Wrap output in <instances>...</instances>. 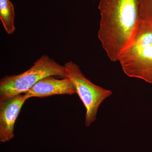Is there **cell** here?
<instances>
[{
    "label": "cell",
    "instance_id": "3",
    "mask_svg": "<svg viewBox=\"0 0 152 152\" xmlns=\"http://www.w3.org/2000/svg\"><path fill=\"white\" fill-rule=\"evenodd\" d=\"M64 66L48 56L43 55L28 70L18 75H7L0 80V101L26 92L41 79L54 76L66 77Z\"/></svg>",
    "mask_w": 152,
    "mask_h": 152
},
{
    "label": "cell",
    "instance_id": "4",
    "mask_svg": "<svg viewBox=\"0 0 152 152\" xmlns=\"http://www.w3.org/2000/svg\"><path fill=\"white\" fill-rule=\"evenodd\" d=\"M66 77L72 83L77 94L86 109L85 125L89 127L96 119L99 107L107 98L112 94L110 90L95 84L87 78L80 68L72 61L64 65Z\"/></svg>",
    "mask_w": 152,
    "mask_h": 152
},
{
    "label": "cell",
    "instance_id": "7",
    "mask_svg": "<svg viewBox=\"0 0 152 152\" xmlns=\"http://www.w3.org/2000/svg\"><path fill=\"white\" fill-rule=\"evenodd\" d=\"M15 9L10 0H0V19L6 32L9 34H13L15 26Z\"/></svg>",
    "mask_w": 152,
    "mask_h": 152
},
{
    "label": "cell",
    "instance_id": "5",
    "mask_svg": "<svg viewBox=\"0 0 152 152\" xmlns=\"http://www.w3.org/2000/svg\"><path fill=\"white\" fill-rule=\"evenodd\" d=\"M28 99L26 94L0 101V140L8 141L14 137V126L21 109Z\"/></svg>",
    "mask_w": 152,
    "mask_h": 152
},
{
    "label": "cell",
    "instance_id": "1",
    "mask_svg": "<svg viewBox=\"0 0 152 152\" xmlns=\"http://www.w3.org/2000/svg\"><path fill=\"white\" fill-rule=\"evenodd\" d=\"M98 37L111 61L130 43L145 15L144 0H100Z\"/></svg>",
    "mask_w": 152,
    "mask_h": 152
},
{
    "label": "cell",
    "instance_id": "2",
    "mask_svg": "<svg viewBox=\"0 0 152 152\" xmlns=\"http://www.w3.org/2000/svg\"><path fill=\"white\" fill-rule=\"evenodd\" d=\"M118 61L131 77L152 84V22L141 20L134 36Z\"/></svg>",
    "mask_w": 152,
    "mask_h": 152
},
{
    "label": "cell",
    "instance_id": "6",
    "mask_svg": "<svg viewBox=\"0 0 152 152\" xmlns=\"http://www.w3.org/2000/svg\"><path fill=\"white\" fill-rule=\"evenodd\" d=\"M75 94V89L69 79L67 77L58 79L54 76H49L41 79L25 93L28 99Z\"/></svg>",
    "mask_w": 152,
    "mask_h": 152
},
{
    "label": "cell",
    "instance_id": "8",
    "mask_svg": "<svg viewBox=\"0 0 152 152\" xmlns=\"http://www.w3.org/2000/svg\"><path fill=\"white\" fill-rule=\"evenodd\" d=\"M145 20L152 22V0H144Z\"/></svg>",
    "mask_w": 152,
    "mask_h": 152
}]
</instances>
